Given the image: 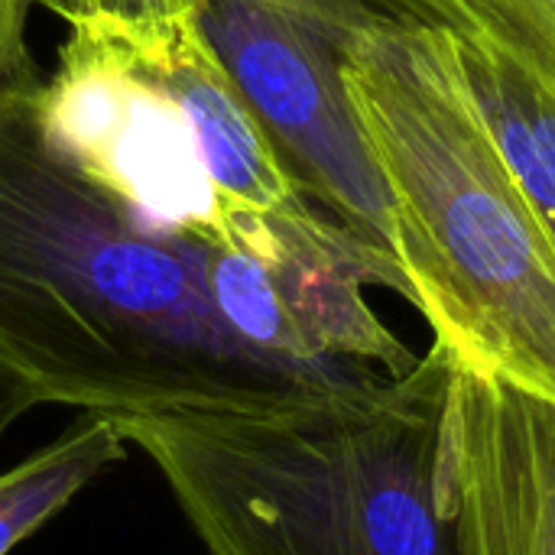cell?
Returning a JSON list of instances; mask_svg holds the SVG:
<instances>
[{
	"label": "cell",
	"instance_id": "1",
	"mask_svg": "<svg viewBox=\"0 0 555 555\" xmlns=\"http://www.w3.org/2000/svg\"><path fill=\"white\" fill-rule=\"evenodd\" d=\"M367 286L410 299L397 257L315 205L260 244L146 218L42 114L26 55L0 81V367L81 413H260L416 354Z\"/></svg>",
	"mask_w": 555,
	"mask_h": 555
},
{
	"label": "cell",
	"instance_id": "2",
	"mask_svg": "<svg viewBox=\"0 0 555 555\" xmlns=\"http://www.w3.org/2000/svg\"><path fill=\"white\" fill-rule=\"evenodd\" d=\"M345 81L436 348L555 406V244L475 107L449 29L380 13L351 39Z\"/></svg>",
	"mask_w": 555,
	"mask_h": 555
},
{
	"label": "cell",
	"instance_id": "3",
	"mask_svg": "<svg viewBox=\"0 0 555 555\" xmlns=\"http://www.w3.org/2000/svg\"><path fill=\"white\" fill-rule=\"evenodd\" d=\"M452 361L433 345L260 413L114 416L208 555H462L449 504Z\"/></svg>",
	"mask_w": 555,
	"mask_h": 555
},
{
	"label": "cell",
	"instance_id": "4",
	"mask_svg": "<svg viewBox=\"0 0 555 555\" xmlns=\"http://www.w3.org/2000/svg\"><path fill=\"white\" fill-rule=\"evenodd\" d=\"M449 504L462 555H555V406L452 367Z\"/></svg>",
	"mask_w": 555,
	"mask_h": 555
},
{
	"label": "cell",
	"instance_id": "5",
	"mask_svg": "<svg viewBox=\"0 0 555 555\" xmlns=\"http://www.w3.org/2000/svg\"><path fill=\"white\" fill-rule=\"evenodd\" d=\"M439 26L449 29L475 107L555 244V72L455 0H446Z\"/></svg>",
	"mask_w": 555,
	"mask_h": 555
},
{
	"label": "cell",
	"instance_id": "6",
	"mask_svg": "<svg viewBox=\"0 0 555 555\" xmlns=\"http://www.w3.org/2000/svg\"><path fill=\"white\" fill-rule=\"evenodd\" d=\"M127 459V439L107 413H81L49 446L0 472V555L59 517L101 472Z\"/></svg>",
	"mask_w": 555,
	"mask_h": 555
},
{
	"label": "cell",
	"instance_id": "7",
	"mask_svg": "<svg viewBox=\"0 0 555 555\" xmlns=\"http://www.w3.org/2000/svg\"><path fill=\"white\" fill-rule=\"evenodd\" d=\"M488 29L555 72V0H455Z\"/></svg>",
	"mask_w": 555,
	"mask_h": 555
},
{
	"label": "cell",
	"instance_id": "8",
	"mask_svg": "<svg viewBox=\"0 0 555 555\" xmlns=\"http://www.w3.org/2000/svg\"><path fill=\"white\" fill-rule=\"evenodd\" d=\"M68 20H107V23H169L198 16L202 0H36Z\"/></svg>",
	"mask_w": 555,
	"mask_h": 555
},
{
	"label": "cell",
	"instance_id": "9",
	"mask_svg": "<svg viewBox=\"0 0 555 555\" xmlns=\"http://www.w3.org/2000/svg\"><path fill=\"white\" fill-rule=\"evenodd\" d=\"M36 0H0V81L29 55L26 23Z\"/></svg>",
	"mask_w": 555,
	"mask_h": 555
},
{
	"label": "cell",
	"instance_id": "10",
	"mask_svg": "<svg viewBox=\"0 0 555 555\" xmlns=\"http://www.w3.org/2000/svg\"><path fill=\"white\" fill-rule=\"evenodd\" d=\"M33 406H39L36 393L7 367H0V442L13 429L16 420H23Z\"/></svg>",
	"mask_w": 555,
	"mask_h": 555
},
{
	"label": "cell",
	"instance_id": "11",
	"mask_svg": "<svg viewBox=\"0 0 555 555\" xmlns=\"http://www.w3.org/2000/svg\"><path fill=\"white\" fill-rule=\"evenodd\" d=\"M387 10L400 13V16H413V20H423V23H436L442 20V7L446 0H380Z\"/></svg>",
	"mask_w": 555,
	"mask_h": 555
}]
</instances>
